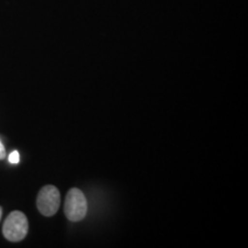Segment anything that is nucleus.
<instances>
[{"label": "nucleus", "mask_w": 248, "mask_h": 248, "mask_svg": "<svg viewBox=\"0 0 248 248\" xmlns=\"http://www.w3.org/2000/svg\"><path fill=\"white\" fill-rule=\"evenodd\" d=\"M88 213V202L84 193L78 188H71L67 193L64 202V214L71 222H78Z\"/></svg>", "instance_id": "2"}, {"label": "nucleus", "mask_w": 248, "mask_h": 248, "mask_svg": "<svg viewBox=\"0 0 248 248\" xmlns=\"http://www.w3.org/2000/svg\"><path fill=\"white\" fill-rule=\"evenodd\" d=\"M28 230H29V223H28L27 216L18 210L9 214L2 225V233L5 238L13 243L24 239Z\"/></svg>", "instance_id": "1"}, {"label": "nucleus", "mask_w": 248, "mask_h": 248, "mask_svg": "<svg viewBox=\"0 0 248 248\" xmlns=\"http://www.w3.org/2000/svg\"><path fill=\"white\" fill-rule=\"evenodd\" d=\"M6 156V152H5V147L2 145V142H0V160L5 159Z\"/></svg>", "instance_id": "5"}, {"label": "nucleus", "mask_w": 248, "mask_h": 248, "mask_svg": "<svg viewBox=\"0 0 248 248\" xmlns=\"http://www.w3.org/2000/svg\"><path fill=\"white\" fill-rule=\"evenodd\" d=\"M1 216H2V208L0 207V219H1Z\"/></svg>", "instance_id": "6"}, {"label": "nucleus", "mask_w": 248, "mask_h": 248, "mask_svg": "<svg viewBox=\"0 0 248 248\" xmlns=\"http://www.w3.org/2000/svg\"><path fill=\"white\" fill-rule=\"evenodd\" d=\"M18 161H20V154H18V152H16V151L12 152L11 155H9V162L18 163Z\"/></svg>", "instance_id": "4"}, {"label": "nucleus", "mask_w": 248, "mask_h": 248, "mask_svg": "<svg viewBox=\"0 0 248 248\" xmlns=\"http://www.w3.org/2000/svg\"><path fill=\"white\" fill-rule=\"evenodd\" d=\"M60 192L53 185H46L37 195V208L44 216H53L60 207Z\"/></svg>", "instance_id": "3"}]
</instances>
